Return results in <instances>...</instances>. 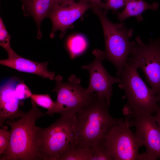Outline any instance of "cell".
<instances>
[{
	"mask_svg": "<svg viewBox=\"0 0 160 160\" xmlns=\"http://www.w3.org/2000/svg\"><path fill=\"white\" fill-rule=\"evenodd\" d=\"M156 95L157 98L158 105L160 107V91L157 93Z\"/></svg>",
	"mask_w": 160,
	"mask_h": 160,
	"instance_id": "27",
	"label": "cell"
},
{
	"mask_svg": "<svg viewBox=\"0 0 160 160\" xmlns=\"http://www.w3.org/2000/svg\"><path fill=\"white\" fill-rule=\"evenodd\" d=\"M76 0H63L62 4H61L65 5L74 2Z\"/></svg>",
	"mask_w": 160,
	"mask_h": 160,
	"instance_id": "26",
	"label": "cell"
},
{
	"mask_svg": "<svg viewBox=\"0 0 160 160\" xmlns=\"http://www.w3.org/2000/svg\"><path fill=\"white\" fill-rule=\"evenodd\" d=\"M92 6V8L96 7L102 9L103 2L101 0H87Z\"/></svg>",
	"mask_w": 160,
	"mask_h": 160,
	"instance_id": "24",
	"label": "cell"
},
{
	"mask_svg": "<svg viewBox=\"0 0 160 160\" xmlns=\"http://www.w3.org/2000/svg\"><path fill=\"white\" fill-rule=\"evenodd\" d=\"M30 110L16 121L5 122L11 127L6 153L0 160H39L40 127L36 126L37 120L46 115L31 100Z\"/></svg>",
	"mask_w": 160,
	"mask_h": 160,
	"instance_id": "1",
	"label": "cell"
},
{
	"mask_svg": "<svg viewBox=\"0 0 160 160\" xmlns=\"http://www.w3.org/2000/svg\"><path fill=\"white\" fill-rule=\"evenodd\" d=\"M87 47L86 39L81 35H76L70 38L67 43V48L72 59L83 53Z\"/></svg>",
	"mask_w": 160,
	"mask_h": 160,
	"instance_id": "16",
	"label": "cell"
},
{
	"mask_svg": "<svg viewBox=\"0 0 160 160\" xmlns=\"http://www.w3.org/2000/svg\"><path fill=\"white\" fill-rule=\"evenodd\" d=\"M92 5L87 0H79L65 5L55 4L49 16L52 24L51 36L57 30H66Z\"/></svg>",
	"mask_w": 160,
	"mask_h": 160,
	"instance_id": "11",
	"label": "cell"
},
{
	"mask_svg": "<svg viewBox=\"0 0 160 160\" xmlns=\"http://www.w3.org/2000/svg\"><path fill=\"white\" fill-rule=\"evenodd\" d=\"M11 36L8 33L1 18H0V45L8 53V57L15 52L12 48L10 44Z\"/></svg>",
	"mask_w": 160,
	"mask_h": 160,
	"instance_id": "19",
	"label": "cell"
},
{
	"mask_svg": "<svg viewBox=\"0 0 160 160\" xmlns=\"http://www.w3.org/2000/svg\"><path fill=\"white\" fill-rule=\"evenodd\" d=\"M8 57L0 60V64L20 71L36 74L51 80L55 78V72L47 70L48 62H36L23 58L16 53Z\"/></svg>",
	"mask_w": 160,
	"mask_h": 160,
	"instance_id": "13",
	"label": "cell"
},
{
	"mask_svg": "<svg viewBox=\"0 0 160 160\" xmlns=\"http://www.w3.org/2000/svg\"><path fill=\"white\" fill-rule=\"evenodd\" d=\"M19 81L15 78H12L4 82L0 87V126L7 119L14 120L21 117L25 114L19 108L20 100L15 92L16 84Z\"/></svg>",
	"mask_w": 160,
	"mask_h": 160,
	"instance_id": "12",
	"label": "cell"
},
{
	"mask_svg": "<svg viewBox=\"0 0 160 160\" xmlns=\"http://www.w3.org/2000/svg\"><path fill=\"white\" fill-rule=\"evenodd\" d=\"M55 4L53 0H30L29 9L36 23L39 35H41L39 27L41 22L49 16Z\"/></svg>",
	"mask_w": 160,
	"mask_h": 160,
	"instance_id": "15",
	"label": "cell"
},
{
	"mask_svg": "<svg viewBox=\"0 0 160 160\" xmlns=\"http://www.w3.org/2000/svg\"><path fill=\"white\" fill-rule=\"evenodd\" d=\"M153 117L160 129V107H159Z\"/></svg>",
	"mask_w": 160,
	"mask_h": 160,
	"instance_id": "25",
	"label": "cell"
},
{
	"mask_svg": "<svg viewBox=\"0 0 160 160\" xmlns=\"http://www.w3.org/2000/svg\"><path fill=\"white\" fill-rule=\"evenodd\" d=\"M90 160H113L105 147L100 142L91 149Z\"/></svg>",
	"mask_w": 160,
	"mask_h": 160,
	"instance_id": "20",
	"label": "cell"
},
{
	"mask_svg": "<svg viewBox=\"0 0 160 160\" xmlns=\"http://www.w3.org/2000/svg\"><path fill=\"white\" fill-rule=\"evenodd\" d=\"M137 69L127 61L119 77L121 81L119 86L127 100L122 110L125 116L137 113L152 114L159 107L156 94L143 81Z\"/></svg>",
	"mask_w": 160,
	"mask_h": 160,
	"instance_id": "3",
	"label": "cell"
},
{
	"mask_svg": "<svg viewBox=\"0 0 160 160\" xmlns=\"http://www.w3.org/2000/svg\"><path fill=\"white\" fill-rule=\"evenodd\" d=\"M103 51L96 49L92 52L95 56L94 60L90 64L83 66L82 69L88 71L89 81L88 87L86 89L88 93L96 92L98 97L105 99L109 105L112 95V85L121 82L120 77L111 76L102 63Z\"/></svg>",
	"mask_w": 160,
	"mask_h": 160,
	"instance_id": "10",
	"label": "cell"
},
{
	"mask_svg": "<svg viewBox=\"0 0 160 160\" xmlns=\"http://www.w3.org/2000/svg\"><path fill=\"white\" fill-rule=\"evenodd\" d=\"M124 120L114 126L99 142L113 160H144L139 152L142 145Z\"/></svg>",
	"mask_w": 160,
	"mask_h": 160,
	"instance_id": "8",
	"label": "cell"
},
{
	"mask_svg": "<svg viewBox=\"0 0 160 160\" xmlns=\"http://www.w3.org/2000/svg\"><path fill=\"white\" fill-rule=\"evenodd\" d=\"M10 137V133L6 127L0 129V156L5 155L7 152Z\"/></svg>",
	"mask_w": 160,
	"mask_h": 160,
	"instance_id": "22",
	"label": "cell"
},
{
	"mask_svg": "<svg viewBox=\"0 0 160 160\" xmlns=\"http://www.w3.org/2000/svg\"><path fill=\"white\" fill-rule=\"evenodd\" d=\"M37 105L46 108L48 111L46 115L50 116L55 106V102L52 100L50 96L48 94H33L31 97Z\"/></svg>",
	"mask_w": 160,
	"mask_h": 160,
	"instance_id": "18",
	"label": "cell"
},
{
	"mask_svg": "<svg viewBox=\"0 0 160 160\" xmlns=\"http://www.w3.org/2000/svg\"><path fill=\"white\" fill-rule=\"evenodd\" d=\"M159 4L157 2L150 4L144 0H130L126 4L121 12L117 15L118 19L121 22L131 17H135L138 21L143 20L142 14L148 9L155 11L157 9Z\"/></svg>",
	"mask_w": 160,
	"mask_h": 160,
	"instance_id": "14",
	"label": "cell"
},
{
	"mask_svg": "<svg viewBox=\"0 0 160 160\" xmlns=\"http://www.w3.org/2000/svg\"><path fill=\"white\" fill-rule=\"evenodd\" d=\"M15 91L16 95L20 100L31 98L33 94L28 87L23 81H19L17 83Z\"/></svg>",
	"mask_w": 160,
	"mask_h": 160,
	"instance_id": "21",
	"label": "cell"
},
{
	"mask_svg": "<svg viewBox=\"0 0 160 160\" xmlns=\"http://www.w3.org/2000/svg\"><path fill=\"white\" fill-rule=\"evenodd\" d=\"M109 106L105 99L97 96L89 106L77 113L73 122L76 148L91 149L114 126L123 120L112 117Z\"/></svg>",
	"mask_w": 160,
	"mask_h": 160,
	"instance_id": "2",
	"label": "cell"
},
{
	"mask_svg": "<svg viewBox=\"0 0 160 160\" xmlns=\"http://www.w3.org/2000/svg\"><path fill=\"white\" fill-rule=\"evenodd\" d=\"M75 116H61L48 127H40L39 160H60L67 151L76 147Z\"/></svg>",
	"mask_w": 160,
	"mask_h": 160,
	"instance_id": "5",
	"label": "cell"
},
{
	"mask_svg": "<svg viewBox=\"0 0 160 160\" xmlns=\"http://www.w3.org/2000/svg\"><path fill=\"white\" fill-rule=\"evenodd\" d=\"M91 149L73 147L67 151L60 160H90Z\"/></svg>",
	"mask_w": 160,
	"mask_h": 160,
	"instance_id": "17",
	"label": "cell"
},
{
	"mask_svg": "<svg viewBox=\"0 0 160 160\" xmlns=\"http://www.w3.org/2000/svg\"><path fill=\"white\" fill-rule=\"evenodd\" d=\"M127 62L141 69L146 80L156 95L160 91V43L158 39H151L146 43L139 36L131 42Z\"/></svg>",
	"mask_w": 160,
	"mask_h": 160,
	"instance_id": "7",
	"label": "cell"
},
{
	"mask_svg": "<svg viewBox=\"0 0 160 160\" xmlns=\"http://www.w3.org/2000/svg\"><path fill=\"white\" fill-rule=\"evenodd\" d=\"M160 43V37L158 39Z\"/></svg>",
	"mask_w": 160,
	"mask_h": 160,
	"instance_id": "29",
	"label": "cell"
},
{
	"mask_svg": "<svg viewBox=\"0 0 160 160\" xmlns=\"http://www.w3.org/2000/svg\"><path fill=\"white\" fill-rule=\"evenodd\" d=\"M55 87L52 90L57 94L55 106L50 116L59 113L61 116H75L82 109L91 105L97 99V93H88L80 85L81 80L74 75L66 82L58 75L55 78Z\"/></svg>",
	"mask_w": 160,
	"mask_h": 160,
	"instance_id": "6",
	"label": "cell"
},
{
	"mask_svg": "<svg viewBox=\"0 0 160 160\" xmlns=\"http://www.w3.org/2000/svg\"><path fill=\"white\" fill-rule=\"evenodd\" d=\"M130 0H108V1L103 3L102 9L107 11L110 9L115 12L119 9L125 6L127 3Z\"/></svg>",
	"mask_w": 160,
	"mask_h": 160,
	"instance_id": "23",
	"label": "cell"
},
{
	"mask_svg": "<svg viewBox=\"0 0 160 160\" xmlns=\"http://www.w3.org/2000/svg\"><path fill=\"white\" fill-rule=\"evenodd\" d=\"M102 24L105 43L103 60L111 63L117 69L116 75L119 77L129 55L131 47L130 38L133 30L128 28L122 22L114 23L107 17V11L93 8Z\"/></svg>",
	"mask_w": 160,
	"mask_h": 160,
	"instance_id": "4",
	"label": "cell"
},
{
	"mask_svg": "<svg viewBox=\"0 0 160 160\" xmlns=\"http://www.w3.org/2000/svg\"><path fill=\"white\" fill-rule=\"evenodd\" d=\"M125 117L129 126L135 127L136 137L146 148L143 153L145 160H160V129L153 115L137 113Z\"/></svg>",
	"mask_w": 160,
	"mask_h": 160,
	"instance_id": "9",
	"label": "cell"
},
{
	"mask_svg": "<svg viewBox=\"0 0 160 160\" xmlns=\"http://www.w3.org/2000/svg\"><path fill=\"white\" fill-rule=\"evenodd\" d=\"M55 3L57 4H62L63 0H53Z\"/></svg>",
	"mask_w": 160,
	"mask_h": 160,
	"instance_id": "28",
	"label": "cell"
}]
</instances>
